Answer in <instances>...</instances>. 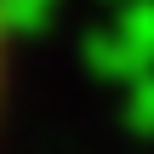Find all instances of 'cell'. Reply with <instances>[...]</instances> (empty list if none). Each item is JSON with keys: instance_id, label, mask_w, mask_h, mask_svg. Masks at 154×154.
Returning a JSON list of instances; mask_svg holds the SVG:
<instances>
[{"instance_id": "6da1fadb", "label": "cell", "mask_w": 154, "mask_h": 154, "mask_svg": "<svg viewBox=\"0 0 154 154\" xmlns=\"http://www.w3.org/2000/svg\"><path fill=\"white\" fill-rule=\"evenodd\" d=\"M137 126H154V86L137 97Z\"/></svg>"}, {"instance_id": "7a4b0ae2", "label": "cell", "mask_w": 154, "mask_h": 154, "mask_svg": "<svg viewBox=\"0 0 154 154\" xmlns=\"http://www.w3.org/2000/svg\"><path fill=\"white\" fill-rule=\"evenodd\" d=\"M0 29H6V11H0Z\"/></svg>"}]
</instances>
